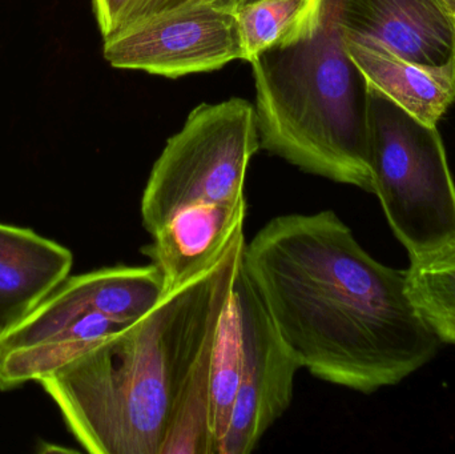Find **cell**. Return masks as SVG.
<instances>
[{
	"label": "cell",
	"instance_id": "obj_1",
	"mask_svg": "<svg viewBox=\"0 0 455 454\" xmlns=\"http://www.w3.org/2000/svg\"><path fill=\"white\" fill-rule=\"evenodd\" d=\"M243 266L302 368L326 383L374 394L443 346L409 298L406 271L369 255L333 211L267 221Z\"/></svg>",
	"mask_w": 455,
	"mask_h": 454
},
{
	"label": "cell",
	"instance_id": "obj_2",
	"mask_svg": "<svg viewBox=\"0 0 455 454\" xmlns=\"http://www.w3.org/2000/svg\"><path fill=\"white\" fill-rule=\"evenodd\" d=\"M245 243L243 229L218 263L143 319L37 381L87 452L162 454L195 364L218 331Z\"/></svg>",
	"mask_w": 455,
	"mask_h": 454
},
{
	"label": "cell",
	"instance_id": "obj_3",
	"mask_svg": "<svg viewBox=\"0 0 455 454\" xmlns=\"http://www.w3.org/2000/svg\"><path fill=\"white\" fill-rule=\"evenodd\" d=\"M259 146L312 175L374 192L369 83L350 58L339 0L307 36L249 61Z\"/></svg>",
	"mask_w": 455,
	"mask_h": 454
},
{
	"label": "cell",
	"instance_id": "obj_4",
	"mask_svg": "<svg viewBox=\"0 0 455 454\" xmlns=\"http://www.w3.org/2000/svg\"><path fill=\"white\" fill-rule=\"evenodd\" d=\"M374 195L411 258L455 239V184L437 125L369 84Z\"/></svg>",
	"mask_w": 455,
	"mask_h": 454
},
{
	"label": "cell",
	"instance_id": "obj_5",
	"mask_svg": "<svg viewBox=\"0 0 455 454\" xmlns=\"http://www.w3.org/2000/svg\"><path fill=\"white\" fill-rule=\"evenodd\" d=\"M259 148L256 109L248 100L200 104L152 168L140 204L146 231L156 234L188 205L245 199L246 170Z\"/></svg>",
	"mask_w": 455,
	"mask_h": 454
},
{
	"label": "cell",
	"instance_id": "obj_6",
	"mask_svg": "<svg viewBox=\"0 0 455 454\" xmlns=\"http://www.w3.org/2000/svg\"><path fill=\"white\" fill-rule=\"evenodd\" d=\"M104 59L114 68L176 77L245 60L237 11L197 0L160 13L104 39Z\"/></svg>",
	"mask_w": 455,
	"mask_h": 454
},
{
	"label": "cell",
	"instance_id": "obj_7",
	"mask_svg": "<svg viewBox=\"0 0 455 454\" xmlns=\"http://www.w3.org/2000/svg\"><path fill=\"white\" fill-rule=\"evenodd\" d=\"M235 287L243 306V356L220 454H248L289 410L301 362L281 338L241 258Z\"/></svg>",
	"mask_w": 455,
	"mask_h": 454
},
{
	"label": "cell",
	"instance_id": "obj_8",
	"mask_svg": "<svg viewBox=\"0 0 455 454\" xmlns=\"http://www.w3.org/2000/svg\"><path fill=\"white\" fill-rule=\"evenodd\" d=\"M342 32L419 66L455 61V16L440 0H339Z\"/></svg>",
	"mask_w": 455,
	"mask_h": 454
},
{
	"label": "cell",
	"instance_id": "obj_9",
	"mask_svg": "<svg viewBox=\"0 0 455 454\" xmlns=\"http://www.w3.org/2000/svg\"><path fill=\"white\" fill-rule=\"evenodd\" d=\"M246 200L199 203L176 212L143 253L156 267L165 293L199 276L220 260L235 235L243 229Z\"/></svg>",
	"mask_w": 455,
	"mask_h": 454
},
{
	"label": "cell",
	"instance_id": "obj_10",
	"mask_svg": "<svg viewBox=\"0 0 455 454\" xmlns=\"http://www.w3.org/2000/svg\"><path fill=\"white\" fill-rule=\"evenodd\" d=\"M71 251L21 227L0 223V331L10 332L68 277Z\"/></svg>",
	"mask_w": 455,
	"mask_h": 454
},
{
	"label": "cell",
	"instance_id": "obj_11",
	"mask_svg": "<svg viewBox=\"0 0 455 454\" xmlns=\"http://www.w3.org/2000/svg\"><path fill=\"white\" fill-rule=\"evenodd\" d=\"M344 39L369 84L421 122L437 125L454 103L455 61L432 68L411 63L374 40L347 34Z\"/></svg>",
	"mask_w": 455,
	"mask_h": 454
},
{
	"label": "cell",
	"instance_id": "obj_12",
	"mask_svg": "<svg viewBox=\"0 0 455 454\" xmlns=\"http://www.w3.org/2000/svg\"><path fill=\"white\" fill-rule=\"evenodd\" d=\"M243 356V306L233 283L212 351L211 373L210 431L213 454H220L232 418L233 405L240 383Z\"/></svg>",
	"mask_w": 455,
	"mask_h": 454
},
{
	"label": "cell",
	"instance_id": "obj_13",
	"mask_svg": "<svg viewBox=\"0 0 455 454\" xmlns=\"http://www.w3.org/2000/svg\"><path fill=\"white\" fill-rule=\"evenodd\" d=\"M406 285L425 324L441 343L455 346V239L411 258Z\"/></svg>",
	"mask_w": 455,
	"mask_h": 454
},
{
	"label": "cell",
	"instance_id": "obj_14",
	"mask_svg": "<svg viewBox=\"0 0 455 454\" xmlns=\"http://www.w3.org/2000/svg\"><path fill=\"white\" fill-rule=\"evenodd\" d=\"M325 0H259L237 11L245 60L285 47L320 23Z\"/></svg>",
	"mask_w": 455,
	"mask_h": 454
},
{
	"label": "cell",
	"instance_id": "obj_15",
	"mask_svg": "<svg viewBox=\"0 0 455 454\" xmlns=\"http://www.w3.org/2000/svg\"><path fill=\"white\" fill-rule=\"evenodd\" d=\"M195 2L197 0H92V5L103 39H108L133 24Z\"/></svg>",
	"mask_w": 455,
	"mask_h": 454
},
{
	"label": "cell",
	"instance_id": "obj_16",
	"mask_svg": "<svg viewBox=\"0 0 455 454\" xmlns=\"http://www.w3.org/2000/svg\"><path fill=\"white\" fill-rule=\"evenodd\" d=\"M210 2L223 5V7L230 8V10L238 11L240 8L245 7V5L259 2V0H210Z\"/></svg>",
	"mask_w": 455,
	"mask_h": 454
},
{
	"label": "cell",
	"instance_id": "obj_17",
	"mask_svg": "<svg viewBox=\"0 0 455 454\" xmlns=\"http://www.w3.org/2000/svg\"><path fill=\"white\" fill-rule=\"evenodd\" d=\"M4 333L0 331V389H3V362H4V344H3Z\"/></svg>",
	"mask_w": 455,
	"mask_h": 454
},
{
	"label": "cell",
	"instance_id": "obj_18",
	"mask_svg": "<svg viewBox=\"0 0 455 454\" xmlns=\"http://www.w3.org/2000/svg\"><path fill=\"white\" fill-rule=\"evenodd\" d=\"M440 2L455 16V0H440Z\"/></svg>",
	"mask_w": 455,
	"mask_h": 454
}]
</instances>
